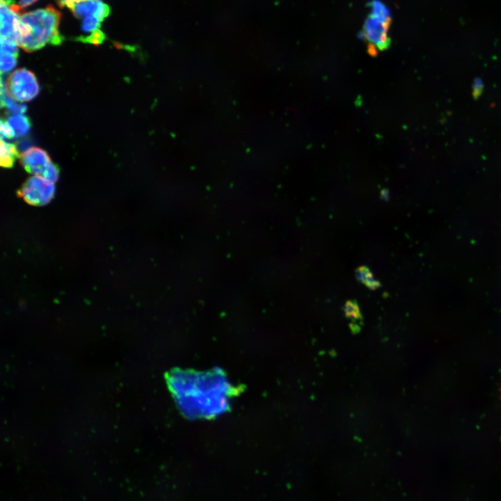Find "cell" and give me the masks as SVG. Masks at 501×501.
<instances>
[{
    "label": "cell",
    "instance_id": "cell-1",
    "mask_svg": "<svg viewBox=\"0 0 501 501\" xmlns=\"http://www.w3.org/2000/svg\"><path fill=\"white\" fill-rule=\"evenodd\" d=\"M170 384L183 409L197 415L221 411L230 391L226 382L213 374H179Z\"/></svg>",
    "mask_w": 501,
    "mask_h": 501
},
{
    "label": "cell",
    "instance_id": "cell-2",
    "mask_svg": "<svg viewBox=\"0 0 501 501\" xmlns=\"http://www.w3.org/2000/svg\"><path fill=\"white\" fill-rule=\"evenodd\" d=\"M61 13L51 5L19 15L17 45L32 52L46 45H59L63 37L58 31Z\"/></svg>",
    "mask_w": 501,
    "mask_h": 501
},
{
    "label": "cell",
    "instance_id": "cell-3",
    "mask_svg": "<svg viewBox=\"0 0 501 501\" xmlns=\"http://www.w3.org/2000/svg\"><path fill=\"white\" fill-rule=\"evenodd\" d=\"M370 6L371 12L364 23L362 35L369 51L374 55L378 51L387 49L390 45V15L386 6L379 1H372Z\"/></svg>",
    "mask_w": 501,
    "mask_h": 501
},
{
    "label": "cell",
    "instance_id": "cell-4",
    "mask_svg": "<svg viewBox=\"0 0 501 501\" xmlns=\"http://www.w3.org/2000/svg\"><path fill=\"white\" fill-rule=\"evenodd\" d=\"M1 87L12 99L28 102L34 99L40 92V86L35 74L26 68H19L11 73Z\"/></svg>",
    "mask_w": 501,
    "mask_h": 501
},
{
    "label": "cell",
    "instance_id": "cell-5",
    "mask_svg": "<svg viewBox=\"0 0 501 501\" xmlns=\"http://www.w3.org/2000/svg\"><path fill=\"white\" fill-rule=\"evenodd\" d=\"M56 187L54 182L38 175L28 178L18 189L17 196L33 206H43L54 198Z\"/></svg>",
    "mask_w": 501,
    "mask_h": 501
},
{
    "label": "cell",
    "instance_id": "cell-6",
    "mask_svg": "<svg viewBox=\"0 0 501 501\" xmlns=\"http://www.w3.org/2000/svg\"><path fill=\"white\" fill-rule=\"evenodd\" d=\"M22 10L13 0H1V38L11 39L16 42Z\"/></svg>",
    "mask_w": 501,
    "mask_h": 501
},
{
    "label": "cell",
    "instance_id": "cell-7",
    "mask_svg": "<svg viewBox=\"0 0 501 501\" xmlns=\"http://www.w3.org/2000/svg\"><path fill=\"white\" fill-rule=\"evenodd\" d=\"M51 160L47 152L39 147H31L20 155V164L25 170L34 175L43 177Z\"/></svg>",
    "mask_w": 501,
    "mask_h": 501
},
{
    "label": "cell",
    "instance_id": "cell-8",
    "mask_svg": "<svg viewBox=\"0 0 501 501\" xmlns=\"http://www.w3.org/2000/svg\"><path fill=\"white\" fill-rule=\"evenodd\" d=\"M70 9L79 19L85 15H94L104 20L110 13L109 6L99 0L74 3Z\"/></svg>",
    "mask_w": 501,
    "mask_h": 501
},
{
    "label": "cell",
    "instance_id": "cell-9",
    "mask_svg": "<svg viewBox=\"0 0 501 501\" xmlns=\"http://www.w3.org/2000/svg\"><path fill=\"white\" fill-rule=\"evenodd\" d=\"M7 121L14 131L15 137H22L26 135L31 130V122L29 117L21 114L15 113L9 116Z\"/></svg>",
    "mask_w": 501,
    "mask_h": 501
},
{
    "label": "cell",
    "instance_id": "cell-10",
    "mask_svg": "<svg viewBox=\"0 0 501 501\" xmlns=\"http://www.w3.org/2000/svg\"><path fill=\"white\" fill-rule=\"evenodd\" d=\"M19 157L17 145L1 138V166L8 168H12Z\"/></svg>",
    "mask_w": 501,
    "mask_h": 501
},
{
    "label": "cell",
    "instance_id": "cell-11",
    "mask_svg": "<svg viewBox=\"0 0 501 501\" xmlns=\"http://www.w3.org/2000/svg\"><path fill=\"white\" fill-rule=\"evenodd\" d=\"M1 107L6 108L10 112L15 113H24L27 106L24 104L17 102L16 100L10 98L4 91L3 88H1Z\"/></svg>",
    "mask_w": 501,
    "mask_h": 501
},
{
    "label": "cell",
    "instance_id": "cell-12",
    "mask_svg": "<svg viewBox=\"0 0 501 501\" xmlns=\"http://www.w3.org/2000/svg\"><path fill=\"white\" fill-rule=\"evenodd\" d=\"M358 279L368 288L375 289L379 287V283L374 278L372 271L366 267H360L356 270Z\"/></svg>",
    "mask_w": 501,
    "mask_h": 501
},
{
    "label": "cell",
    "instance_id": "cell-13",
    "mask_svg": "<svg viewBox=\"0 0 501 501\" xmlns=\"http://www.w3.org/2000/svg\"><path fill=\"white\" fill-rule=\"evenodd\" d=\"M17 56L11 53L1 51V72H8L17 65Z\"/></svg>",
    "mask_w": 501,
    "mask_h": 501
},
{
    "label": "cell",
    "instance_id": "cell-14",
    "mask_svg": "<svg viewBox=\"0 0 501 501\" xmlns=\"http://www.w3.org/2000/svg\"><path fill=\"white\" fill-rule=\"evenodd\" d=\"M59 166L53 161H51L43 175V177L54 183L58 180L59 177Z\"/></svg>",
    "mask_w": 501,
    "mask_h": 501
},
{
    "label": "cell",
    "instance_id": "cell-15",
    "mask_svg": "<svg viewBox=\"0 0 501 501\" xmlns=\"http://www.w3.org/2000/svg\"><path fill=\"white\" fill-rule=\"evenodd\" d=\"M345 315L348 318L358 319L360 317V312L357 303L353 301H348L344 307Z\"/></svg>",
    "mask_w": 501,
    "mask_h": 501
},
{
    "label": "cell",
    "instance_id": "cell-16",
    "mask_svg": "<svg viewBox=\"0 0 501 501\" xmlns=\"http://www.w3.org/2000/svg\"><path fill=\"white\" fill-rule=\"evenodd\" d=\"M1 139H12L15 137L14 131L8 124L7 120L1 118Z\"/></svg>",
    "mask_w": 501,
    "mask_h": 501
},
{
    "label": "cell",
    "instance_id": "cell-17",
    "mask_svg": "<svg viewBox=\"0 0 501 501\" xmlns=\"http://www.w3.org/2000/svg\"><path fill=\"white\" fill-rule=\"evenodd\" d=\"M483 83L480 79H477L473 83V95L479 96L482 91Z\"/></svg>",
    "mask_w": 501,
    "mask_h": 501
},
{
    "label": "cell",
    "instance_id": "cell-18",
    "mask_svg": "<svg viewBox=\"0 0 501 501\" xmlns=\"http://www.w3.org/2000/svg\"><path fill=\"white\" fill-rule=\"evenodd\" d=\"M38 0H19V6L23 10L24 8L27 7Z\"/></svg>",
    "mask_w": 501,
    "mask_h": 501
},
{
    "label": "cell",
    "instance_id": "cell-19",
    "mask_svg": "<svg viewBox=\"0 0 501 501\" xmlns=\"http://www.w3.org/2000/svg\"><path fill=\"white\" fill-rule=\"evenodd\" d=\"M73 1L74 3H81V2H84V1H93V0H73Z\"/></svg>",
    "mask_w": 501,
    "mask_h": 501
},
{
    "label": "cell",
    "instance_id": "cell-20",
    "mask_svg": "<svg viewBox=\"0 0 501 501\" xmlns=\"http://www.w3.org/2000/svg\"><path fill=\"white\" fill-rule=\"evenodd\" d=\"M3 1H5V0H3Z\"/></svg>",
    "mask_w": 501,
    "mask_h": 501
}]
</instances>
